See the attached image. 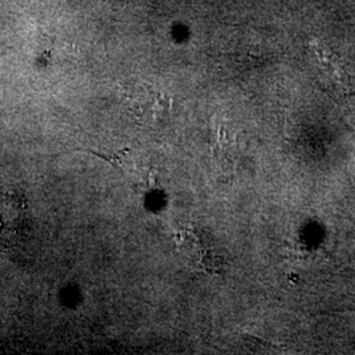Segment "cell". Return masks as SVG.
<instances>
[{"mask_svg": "<svg viewBox=\"0 0 355 355\" xmlns=\"http://www.w3.org/2000/svg\"><path fill=\"white\" fill-rule=\"evenodd\" d=\"M127 101L133 114L146 120H158L170 110V98L149 85H137L128 89Z\"/></svg>", "mask_w": 355, "mask_h": 355, "instance_id": "obj_1", "label": "cell"}, {"mask_svg": "<svg viewBox=\"0 0 355 355\" xmlns=\"http://www.w3.org/2000/svg\"><path fill=\"white\" fill-rule=\"evenodd\" d=\"M23 205L8 196H0V250H8L20 240Z\"/></svg>", "mask_w": 355, "mask_h": 355, "instance_id": "obj_2", "label": "cell"}, {"mask_svg": "<svg viewBox=\"0 0 355 355\" xmlns=\"http://www.w3.org/2000/svg\"><path fill=\"white\" fill-rule=\"evenodd\" d=\"M217 135H216V139H217V145H218V149L220 152H225L229 148L233 146L234 144V135H233V130L232 128L229 127L228 124L223 120L217 124Z\"/></svg>", "mask_w": 355, "mask_h": 355, "instance_id": "obj_3", "label": "cell"}]
</instances>
